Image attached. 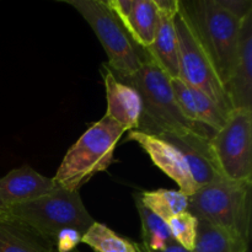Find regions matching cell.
Instances as JSON below:
<instances>
[{
    "label": "cell",
    "mask_w": 252,
    "mask_h": 252,
    "mask_svg": "<svg viewBox=\"0 0 252 252\" xmlns=\"http://www.w3.org/2000/svg\"><path fill=\"white\" fill-rule=\"evenodd\" d=\"M121 81L135 89L142 98V117L137 129L139 132L157 137L189 130L213 135L211 129L194 125L182 116L172 93L171 78L147 56L134 75Z\"/></svg>",
    "instance_id": "1"
},
{
    "label": "cell",
    "mask_w": 252,
    "mask_h": 252,
    "mask_svg": "<svg viewBox=\"0 0 252 252\" xmlns=\"http://www.w3.org/2000/svg\"><path fill=\"white\" fill-rule=\"evenodd\" d=\"M187 211L235 238L250 244L252 180L219 179L202 186L189 197Z\"/></svg>",
    "instance_id": "2"
},
{
    "label": "cell",
    "mask_w": 252,
    "mask_h": 252,
    "mask_svg": "<svg viewBox=\"0 0 252 252\" xmlns=\"http://www.w3.org/2000/svg\"><path fill=\"white\" fill-rule=\"evenodd\" d=\"M125 132L107 116L94 123L64 155L56 176L52 177L57 186L66 191H79L94 175L106 171Z\"/></svg>",
    "instance_id": "3"
},
{
    "label": "cell",
    "mask_w": 252,
    "mask_h": 252,
    "mask_svg": "<svg viewBox=\"0 0 252 252\" xmlns=\"http://www.w3.org/2000/svg\"><path fill=\"white\" fill-rule=\"evenodd\" d=\"M182 5L225 88L235 62L244 20L234 16L219 0L182 1Z\"/></svg>",
    "instance_id": "4"
},
{
    "label": "cell",
    "mask_w": 252,
    "mask_h": 252,
    "mask_svg": "<svg viewBox=\"0 0 252 252\" xmlns=\"http://www.w3.org/2000/svg\"><path fill=\"white\" fill-rule=\"evenodd\" d=\"M1 212L33 228L53 246L58 234L64 229H75L84 235L95 221L81 201L79 191H66L61 187Z\"/></svg>",
    "instance_id": "5"
},
{
    "label": "cell",
    "mask_w": 252,
    "mask_h": 252,
    "mask_svg": "<svg viewBox=\"0 0 252 252\" xmlns=\"http://www.w3.org/2000/svg\"><path fill=\"white\" fill-rule=\"evenodd\" d=\"M175 27L179 47V78L189 86L208 96L228 115L233 110L228 94L202 46L181 0H179Z\"/></svg>",
    "instance_id": "6"
},
{
    "label": "cell",
    "mask_w": 252,
    "mask_h": 252,
    "mask_svg": "<svg viewBox=\"0 0 252 252\" xmlns=\"http://www.w3.org/2000/svg\"><path fill=\"white\" fill-rule=\"evenodd\" d=\"M91 26L108 58L107 66L120 80L130 78L139 70L143 57L126 32L120 20L101 0L66 1Z\"/></svg>",
    "instance_id": "7"
},
{
    "label": "cell",
    "mask_w": 252,
    "mask_h": 252,
    "mask_svg": "<svg viewBox=\"0 0 252 252\" xmlns=\"http://www.w3.org/2000/svg\"><path fill=\"white\" fill-rule=\"evenodd\" d=\"M209 143L224 179L252 180V110H231L223 127L213 133Z\"/></svg>",
    "instance_id": "8"
},
{
    "label": "cell",
    "mask_w": 252,
    "mask_h": 252,
    "mask_svg": "<svg viewBox=\"0 0 252 252\" xmlns=\"http://www.w3.org/2000/svg\"><path fill=\"white\" fill-rule=\"evenodd\" d=\"M128 140H133L142 147L149 155L152 161L179 186V191L192 196L198 189L196 182L192 179L189 165L184 154L175 145L162 139L161 137L147 134L139 130H132L128 134Z\"/></svg>",
    "instance_id": "9"
},
{
    "label": "cell",
    "mask_w": 252,
    "mask_h": 252,
    "mask_svg": "<svg viewBox=\"0 0 252 252\" xmlns=\"http://www.w3.org/2000/svg\"><path fill=\"white\" fill-rule=\"evenodd\" d=\"M158 6V27L154 42L145 49L148 58L157 63L171 79L179 78V47L175 17L179 0H155Z\"/></svg>",
    "instance_id": "10"
},
{
    "label": "cell",
    "mask_w": 252,
    "mask_h": 252,
    "mask_svg": "<svg viewBox=\"0 0 252 252\" xmlns=\"http://www.w3.org/2000/svg\"><path fill=\"white\" fill-rule=\"evenodd\" d=\"M160 137L175 145L184 154L192 179L198 189L223 179L212 153L209 143L212 135L189 130L181 134H162Z\"/></svg>",
    "instance_id": "11"
},
{
    "label": "cell",
    "mask_w": 252,
    "mask_h": 252,
    "mask_svg": "<svg viewBox=\"0 0 252 252\" xmlns=\"http://www.w3.org/2000/svg\"><path fill=\"white\" fill-rule=\"evenodd\" d=\"M225 91L233 110H252V12L243 21L235 62Z\"/></svg>",
    "instance_id": "12"
},
{
    "label": "cell",
    "mask_w": 252,
    "mask_h": 252,
    "mask_svg": "<svg viewBox=\"0 0 252 252\" xmlns=\"http://www.w3.org/2000/svg\"><path fill=\"white\" fill-rule=\"evenodd\" d=\"M106 89L107 110L105 116L115 121L125 130H137L142 117V98L135 89L122 83L107 65L101 66Z\"/></svg>",
    "instance_id": "13"
},
{
    "label": "cell",
    "mask_w": 252,
    "mask_h": 252,
    "mask_svg": "<svg viewBox=\"0 0 252 252\" xmlns=\"http://www.w3.org/2000/svg\"><path fill=\"white\" fill-rule=\"evenodd\" d=\"M57 187L53 179L38 174L29 165L11 170L0 179V212L51 193Z\"/></svg>",
    "instance_id": "14"
},
{
    "label": "cell",
    "mask_w": 252,
    "mask_h": 252,
    "mask_svg": "<svg viewBox=\"0 0 252 252\" xmlns=\"http://www.w3.org/2000/svg\"><path fill=\"white\" fill-rule=\"evenodd\" d=\"M51 241L20 219L0 212V252H53Z\"/></svg>",
    "instance_id": "15"
},
{
    "label": "cell",
    "mask_w": 252,
    "mask_h": 252,
    "mask_svg": "<svg viewBox=\"0 0 252 252\" xmlns=\"http://www.w3.org/2000/svg\"><path fill=\"white\" fill-rule=\"evenodd\" d=\"M132 41L140 48H149L158 27V6L155 0H134L129 16L121 22Z\"/></svg>",
    "instance_id": "16"
},
{
    "label": "cell",
    "mask_w": 252,
    "mask_h": 252,
    "mask_svg": "<svg viewBox=\"0 0 252 252\" xmlns=\"http://www.w3.org/2000/svg\"><path fill=\"white\" fill-rule=\"evenodd\" d=\"M191 252H249V244L207 221L198 220L197 241Z\"/></svg>",
    "instance_id": "17"
},
{
    "label": "cell",
    "mask_w": 252,
    "mask_h": 252,
    "mask_svg": "<svg viewBox=\"0 0 252 252\" xmlns=\"http://www.w3.org/2000/svg\"><path fill=\"white\" fill-rule=\"evenodd\" d=\"M140 203L152 211L155 216L167 221L176 214L187 211L189 197L175 189H155V191L143 192L137 196Z\"/></svg>",
    "instance_id": "18"
},
{
    "label": "cell",
    "mask_w": 252,
    "mask_h": 252,
    "mask_svg": "<svg viewBox=\"0 0 252 252\" xmlns=\"http://www.w3.org/2000/svg\"><path fill=\"white\" fill-rule=\"evenodd\" d=\"M140 224H142V245L150 251H161L171 243L172 239L167 223L155 216L152 211L143 206L138 198H135Z\"/></svg>",
    "instance_id": "19"
},
{
    "label": "cell",
    "mask_w": 252,
    "mask_h": 252,
    "mask_svg": "<svg viewBox=\"0 0 252 252\" xmlns=\"http://www.w3.org/2000/svg\"><path fill=\"white\" fill-rule=\"evenodd\" d=\"M81 243L95 252H137V243L122 238L105 224L94 221L81 238Z\"/></svg>",
    "instance_id": "20"
},
{
    "label": "cell",
    "mask_w": 252,
    "mask_h": 252,
    "mask_svg": "<svg viewBox=\"0 0 252 252\" xmlns=\"http://www.w3.org/2000/svg\"><path fill=\"white\" fill-rule=\"evenodd\" d=\"M166 223L172 239L186 250H193L197 241L198 219L186 211L174 216Z\"/></svg>",
    "instance_id": "21"
},
{
    "label": "cell",
    "mask_w": 252,
    "mask_h": 252,
    "mask_svg": "<svg viewBox=\"0 0 252 252\" xmlns=\"http://www.w3.org/2000/svg\"><path fill=\"white\" fill-rule=\"evenodd\" d=\"M171 88L175 96V101H176L177 103V107H179L182 116H184L187 121H189V122L194 123V125H199V123L197 122L196 105H194L191 86L187 85V84L185 83V81H182L180 78H174L171 79Z\"/></svg>",
    "instance_id": "22"
},
{
    "label": "cell",
    "mask_w": 252,
    "mask_h": 252,
    "mask_svg": "<svg viewBox=\"0 0 252 252\" xmlns=\"http://www.w3.org/2000/svg\"><path fill=\"white\" fill-rule=\"evenodd\" d=\"M83 234L75 229H64L57 236L54 241V250L57 252H70L75 250L76 246L81 243Z\"/></svg>",
    "instance_id": "23"
},
{
    "label": "cell",
    "mask_w": 252,
    "mask_h": 252,
    "mask_svg": "<svg viewBox=\"0 0 252 252\" xmlns=\"http://www.w3.org/2000/svg\"><path fill=\"white\" fill-rule=\"evenodd\" d=\"M219 1L229 12L241 20L252 12V2L250 0H219Z\"/></svg>",
    "instance_id": "24"
},
{
    "label": "cell",
    "mask_w": 252,
    "mask_h": 252,
    "mask_svg": "<svg viewBox=\"0 0 252 252\" xmlns=\"http://www.w3.org/2000/svg\"><path fill=\"white\" fill-rule=\"evenodd\" d=\"M137 252H191V251L186 250V249L182 248L181 245H179L176 241L172 240L171 243H170L169 245H167L166 248L161 251H150V250H148V249H145L142 244L137 243Z\"/></svg>",
    "instance_id": "25"
},
{
    "label": "cell",
    "mask_w": 252,
    "mask_h": 252,
    "mask_svg": "<svg viewBox=\"0 0 252 252\" xmlns=\"http://www.w3.org/2000/svg\"><path fill=\"white\" fill-rule=\"evenodd\" d=\"M53 252H57L56 250H54ZM70 252H80V251H78V250H76V249H75V250H73V251H70Z\"/></svg>",
    "instance_id": "26"
}]
</instances>
